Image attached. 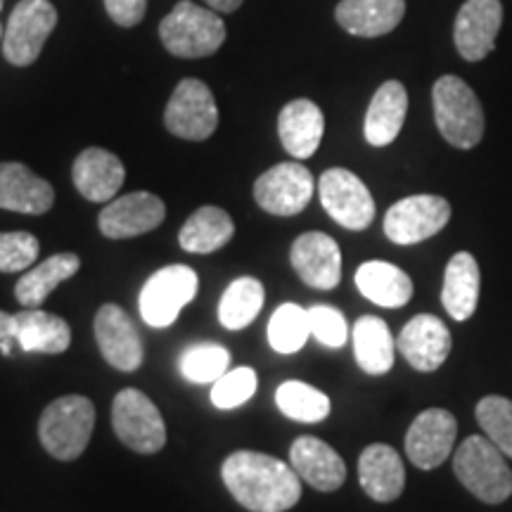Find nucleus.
Here are the masks:
<instances>
[{"instance_id": "f257e3e1", "label": "nucleus", "mask_w": 512, "mask_h": 512, "mask_svg": "<svg viewBox=\"0 0 512 512\" xmlns=\"http://www.w3.org/2000/svg\"><path fill=\"white\" fill-rule=\"evenodd\" d=\"M221 477L230 496L252 512H285L302 498V477L294 467L259 451L230 453Z\"/></svg>"}, {"instance_id": "f03ea898", "label": "nucleus", "mask_w": 512, "mask_h": 512, "mask_svg": "<svg viewBox=\"0 0 512 512\" xmlns=\"http://www.w3.org/2000/svg\"><path fill=\"white\" fill-rule=\"evenodd\" d=\"M453 472L482 503L498 505L512 496V470L489 437L472 434L453 453Z\"/></svg>"}, {"instance_id": "7ed1b4c3", "label": "nucleus", "mask_w": 512, "mask_h": 512, "mask_svg": "<svg viewBox=\"0 0 512 512\" xmlns=\"http://www.w3.org/2000/svg\"><path fill=\"white\" fill-rule=\"evenodd\" d=\"M434 121L446 143L472 150L484 138V110L477 93L460 76L446 74L432 88Z\"/></svg>"}, {"instance_id": "20e7f679", "label": "nucleus", "mask_w": 512, "mask_h": 512, "mask_svg": "<svg viewBox=\"0 0 512 512\" xmlns=\"http://www.w3.org/2000/svg\"><path fill=\"white\" fill-rule=\"evenodd\" d=\"M159 38L174 57L197 60V57L214 55L223 46L226 24L219 12L200 8L192 0H181L159 22Z\"/></svg>"}, {"instance_id": "39448f33", "label": "nucleus", "mask_w": 512, "mask_h": 512, "mask_svg": "<svg viewBox=\"0 0 512 512\" xmlns=\"http://www.w3.org/2000/svg\"><path fill=\"white\" fill-rule=\"evenodd\" d=\"M95 406L91 399L67 394L48 403L38 420V439L57 460H76L93 437Z\"/></svg>"}, {"instance_id": "423d86ee", "label": "nucleus", "mask_w": 512, "mask_h": 512, "mask_svg": "<svg viewBox=\"0 0 512 512\" xmlns=\"http://www.w3.org/2000/svg\"><path fill=\"white\" fill-rule=\"evenodd\" d=\"M197 287L200 280L190 266L171 264L159 268L140 290V316L150 328H169L195 299Z\"/></svg>"}, {"instance_id": "0eeeda50", "label": "nucleus", "mask_w": 512, "mask_h": 512, "mask_svg": "<svg viewBox=\"0 0 512 512\" xmlns=\"http://www.w3.org/2000/svg\"><path fill=\"white\" fill-rule=\"evenodd\" d=\"M112 427L119 441L136 453L162 451L166 444V425L159 408L138 389H121L112 401Z\"/></svg>"}, {"instance_id": "6e6552de", "label": "nucleus", "mask_w": 512, "mask_h": 512, "mask_svg": "<svg viewBox=\"0 0 512 512\" xmlns=\"http://www.w3.org/2000/svg\"><path fill=\"white\" fill-rule=\"evenodd\" d=\"M57 27V10L50 0H19L3 31V55L15 67H29Z\"/></svg>"}, {"instance_id": "1a4fd4ad", "label": "nucleus", "mask_w": 512, "mask_h": 512, "mask_svg": "<svg viewBox=\"0 0 512 512\" xmlns=\"http://www.w3.org/2000/svg\"><path fill=\"white\" fill-rule=\"evenodd\" d=\"M451 221V204L439 195L403 197L384 214V235L408 247L434 238Z\"/></svg>"}, {"instance_id": "9d476101", "label": "nucleus", "mask_w": 512, "mask_h": 512, "mask_svg": "<svg viewBox=\"0 0 512 512\" xmlns=\"http://www.w3.org/2000/svg\"><path fill=\"white\" fill-rule=\"evenodd\" d=\"M164 126L176 138L200 143L214 136L219 126V107L214 93L200 79H183L164 110Z\"/></svg>"}, {"instance_id": "9b49d317", "label": "nucleus", "mask_w": 512, "mask_h": 512, "mask_svg": "<svg viewBox=\"0 0 512 512\" xmlns=\"http://www.w3.org/2000/svg\"><path fill=\"white\" fill-rule=\"evenodd\" d=\"M318 197L330 219L347 230H366L375 219L368 185L349 169L325 171L318 181Z\"/></svg>"}, {"instance_id": "f8f14e48", "label": "nucleus", "mask_w": 512, "mask_h": 512, "mask_svg": "<svg viewBox=\"0 0 512 512\" xmlns=\"http://www.w3.org/2000/svg\"><path fill=\"white\" fill-rule=\"evenodd\" d=\"M316 181L311 171L299 162L275 164L254 183V200L273 216L302 214L309 207Z\"/></svg>"}, {"instance_id": "ddd939ff", "label": "nucleus", "mask_w": 512, "mask_h": 512, "mask_svg": "<svg viewBox=\"0 0 512 512\" xmlns=\"http://www.w3.org/2000/svg\"><path fill=\"white\" fill-rule=\"evenodd\" d=\"M95 342L102 358L121 373H133L143 366V337L119 304H105L95 313Z\"/></svg>"}, {"instance_id": "4468645a", "label": "nucleus", "mask_w": 512, "mask_h": 512, "mask_svg": "<svg viewBox=\"0 0 512 512\" xmlns=\"http://www.w3.org/2000/svg\"><path fill=\"white\" fill-rule=\"evenodd\" d=\"M166 219V207L152 192L138 190L128 195L114 197L100 211L98 226L100 233L110 240H128L138 235L152 233Z\"/></svg>"}, {"instance_id": "2eb2a0df", "label": "nucleus", "mask_w": 512, "mask_h": 512, "mask_svg": "<svg viewBox=\"0 0 512 512\" xmlns=\"http://www.w3.org/2000/svg\"><path fill=\"white\" fill-rule=\"evenodd\" d=\"M458 420L446 408H427L411 422L406 434V456L420 470L444 465L456 444Z\"/></svg>"}, {"instance_id": "dca6fc26", "label": "nucleus", "mask_w": 512, "mask_h": 512, "mask_svg": "<svg viewBox=\"0 0 512 512\" xmlns=\"http://www.w3.org/2000/svg\"><path fill=\"white\" fill-rule=\"evenodd\" d=\"M451 347L453 339L446 323L432 313H420L408 320L396 339V349L406 358L408 366L420 373H434L444 366Z\"/></svg>"}, {"instance_id": "f3484780", "label": "nucleus", "mask_w": 512, "mask_h": 512, "mask_svg": "<svg viewBox=\"0 0 512 512\" xmlns=\"http://www.w3.org/2000/svg\"><path fill=\"white\" fill-rule=\"evenodd\" d=\"M292 268L302 278L304 285L313 290H335L342 280V252L339 245L330 235L318 233H302L292 242L290 249Z\"/></svg>"}, {"instance_id": "a211bd4d", "label": "nucleus", "mask_w": 512, "mask_h": 512, "mask_svg": "<svg viewBox=\"0 0 512 512\" xmlns=\"http://www.w3.org/2000/svg\"><path fill=\"white\" fill-rule=\"evenodd\" d=\"M503 24L501 0H465L458 10L453 41L467 62H479L494 53L496 36Z\"/></svg>"}, {"instance_id": "6ab92c4d", "label": "nucleus", "mask_w": 512, "mask_h": 512, "mask_svg": "<svg viewBox=\"0 0 512 512\" xmlns=\"http://www.w3.org/2000/svg\"><path fill=\"white\" fill-rule=\"evenodd\" d=\"M76 190L88 202H112L126 181L121 159L102 147H86L72 166Z\"/></svg>"}, {"instance_id": "aec40b11", "label": "nucleus", "mask_w": 512, "mask_h": 512, "mask_svg": "<svg viewBox=\"0 0 512 512\" xmlns=\"http://www.w3.org/2000/svg\"><path fill=\"white\" fill-rule=\"evenodd\" d=\"M290 465L316 491H337L347 479V465L330 444L318 437H299L290 448Z\"/></svg>"}, {"instance_id": "412c9836", "label": "nucleus", "mask_w": 512, "mask_h": 512, "mask_svg": "<svg viewBox=\"0 0 512 512\" xmlns=\"http://www.w3.org/2000/svg\"><path fill=\"white\" fill-rule=\"evenodd\" d=\"M55 204V190L19 162L0 164V209L41 216Z\"/></svg>"}, {"instance_id": "4be33fe9", "label": "nucleus", "mask_w": 512, "mask_h": 512, "mask_svg": "<svg viewBox=\"0 0 512 512\" xmlns=\"http://www.w3.org/2000/svg\"><path fill=\"white\" fill-rule=\"evenodd\" d=\"M358 482L373 501L392 503L403 494L406 467L392 446L370 444L358 458Z\"/></svg>"}, {"instance_id": "5701e85b", "label": "nucleus", "mask_w": 512, "mask_h": 512, "mask_svg": "<svg viewBox=\"0 0 512 512\" xmlns=\"http://www.w3.org/2000/svg\"><path fill=\"white\" fill-rule=\"evenodd\" d=\"M325 133V117L313 100L299 98L287 102L278 117L280 143L294 159L316 155Z\"/></svg>"}, {"instance_id": "b1692460", "label": "nucleus", "mask_w": 512, "mask_h": 512, "mask_svg": "<svg viewBox=\"0 0 512 512\" xmlns=\"http://www.w3.org/2000/svg\"><path fill=\"white\" fill-rule=\"evenodd\" d=\"M406 15V0H339L335 17L339 27L361 38L389 34Z\"/></svg>"}, {"instance_id": "393cba45", "label": "nucleus", "mask_w": 512, "mask_h": 512, "mask_svg": "<svg viewBox=\"0 0 512 512\" xmlns=\"http://www.w3.org/2000/svg\"><path fill=\"white\" fill-rule=\"evenodd\" d=\"M408 114V93L401 81H384L370 100L363 133L373 147H387L399 138Z\"/></svg>"}, {"instance_id": "a878e982", "label": "nucleus", "mask_w": 512, "mask_h": 512, "mask_svg": "<svg viewBox=\"0 0 512 512\" xmlns=\"http://www.w3.org/2000/svg\"><path fill=\"white\" fill-rule=\"evenodd\" d=\"M479 264L470 252H458L448 261L444 273V287H441V304L448 316L458 323L475 316L479 302Z\"/></svg>"}, {"instance_id": "bb28decb", "label": "nucleus", "mask_w": 512, "mask_h": 512, "mask_svg": "<svg viewBox=\"0 0 512 512\" xmlns=\"http://www.w3.org/2000/svg\"><path fill=\"white\" fill-rule=\"evenodd\" d=\"M354 280L363 297L384 309H401L413 297V280L389 261H366L358 266Z\"/></svg>"}, {"instance_id": "cd10ccee", "label": "nucleus", "mask_w": 512, "mask_h": 512, "mask_svg": "<svg viewBox=\"0 0 512 512\" xmlns=\"http://www.w3.org/2000/svg\"><path fill=\"white\" fill-rule=\"evenodd\" d=\"M15 342L36 354H64L72 344V328L55 313L24 309L15 316Z\"/></svg>"}, {"instance_id": "c85d7f7f", "label": "nucleus", "mask_w": 512, "mask_h": 512, "mask_svg": "<svg viewBox=\"0 0 512 512\" xmlns=\"http://www.w3.org/2000/svg\"><path fill=\"white\" fill-rule=\"evenodd\" d=\"M81 268V259L74 252H60L22 275L15 285V297L24 309H38L62 285L74 278Z\"/></svg>"}, {"instance_id": "c756f323", "label": "nucleus", "mask_w": 512, "mask_h": 512, "mask_svg": "<svg viewBox=\"0 0 512 512\" xmlns=\"http://www.w3.org/2000/svg\"><path fill=\"white\" fill-rule=\"evenodd\" d=\"M392 330L377 316H361L354 325V356L363 373L384 375L394 366Z\"/></svg>"}, {"instance_id": "7c9ffc66", "label": "nucleus", "mask_w": 512, "mask_h": 512, "mask_svg": "<svg viewBox=\"0 0 512 512\" xmlns=\"http://www.w3.org/2000/svg\"><path fill=\"white\" fill-rule=\"evenodd\" d=\"M235 235V223L221 207H200L178 233V245L190 254H211L226 247Z\"/></svg>"}, {"instance_id": "2f4dec72", "label": "nucleus", "mask_w": 512, "mask_h": 512, "mask_svg": "<svg viewBox=\"0 0 512 512\" xmlns=\"http://www.w3.org/2000/svg\"><path fill=\"white\" fill-rule=\"evenodd\" d=\"M264 309V285L252 275L233 280L219 302V320L228 330H245Z\"/></svg>"}, {"instance_id": "473e14b6", "label": "nucleus", "mask_w": 512, "mask_h": 512, "mask_svg": "<svg viewBox=\"0 0 512 512\" xmlns=\"http://www.w3.org/2000/svg\"><path fill=\"white\" fill-rule=\"evenodd\" d=\"M275 403H278L280 413L285 418L306 422V425L325 420L330 415L328 394H323L320 389L299 380L280 384L278 392H275Z\"/></svg>"}, {"instance_id": "72a5a7b5", "label": "nucleus", "mask_w": 512, "mask_h": 512, "mask_svg": "<svg viewBox=\"0 0 512 512\" xmlns=\"http://www.w3.org/2000/svg\"><path fill=\"white\" fill-rule=\"evenodd\" d=\"M311 337L309 309L299 304H283L268 323V342L278 354H297Z\"/></svg>"}, {"instance_id": "f704fd0d", "label": "nucleus", "mask_w": 512, "mask_h": 512, "mask_svg": "<svg viewBox=\"0 0 512 512\" xmlns=\"http://www.w3.org/2000/svg\"><path fill=\"white\" fill-rule=\"evenodd\" d=\"M230 354L221 344H192L181 356V375L192 384H214L228 373Z\"/></svg>"}, {"instance_id": "c9c22d12", "label": "nucleus", "mask_w": 512, "mask_h": 512, "mask_svg": "<svg viewBox=\"0 0 512 512\" xmlns=\"http://www.w3.org/2000/svg\"><path fill=\"white\" fill-rule=\"evenodd\" d=\"M475 413L484 437L494 441L505 458H512V401L496 394L484 396Z\"/></svg>"}, {"instance_id": "e433bc0d", "label": "nucleus", "mask_w": 512, "mask_h": 512, "mask_svg": "<svg viewBox=\"0 0 512 512\" xmlns=\"http://www.w3.org/2000/svg\"><path fill=\"white\" fill-rule=\"evenodd\" d=\"M256 387H259V380H256V373L252 368L228 370L211 387V403L216 408H221V411L238 408L252 399L256 394Z\"/></svg>"}, {"instance_id": "4c0bfd02", "label": "nucleus", "mask_w": 512, "mask_h": 512, "mask_svg": "<svg viewBox=\"0 0 512 512\" xmlns=\"http://www.w3.org/2000/svg\"><path fill=\"white\" fill-rule=\"evenodd\" d=\"M38 252H41V245L31 233H24V230L0 233V273L27 271L34 266Z\"/></svg>"}, {"instance_id": "58836bf2", "label": "nucleus", "mask_w": 512, "mask_h": 512, "mask_svg": "<svg viewBox=\"0 0 512 512\" xmlns=\"http://www.w3.org/2000/svg\"><path fill=\"white\" fill-rule=\"evenodd\" d=\"M311 320V335L318 339L323 347L328 349H342L349 339V325L342 311H337L335 306H311L309 309Z\"/></svg>"}, {"instance_id": "ea45409f", "label": "nucleus", "mask_w": 512, "mask_h": 512, "mask_svg": "<svg viewBox=\"0 0 512 512\" xmlns=\"http://www.w3.org/2000/svg\"><path fill=\"white\" fill-rule=\"evenodd\" d=\"M105 10L114 19V24L131 29L145 17L147 0H105Z\"/></svg>"}, {"instance_id": "a19ab883", "label": "nucleus", "mask_w": 512, "mask_h": 512, "mask_svg": "<svg viewBox=\"0 0 512 512\" xmlns=\"http://www.w3.org/2000/svg\"><path fill=\"white\" fill-rule=\"evenodd\" d=\"M214 12H221V15H228V12H235L245 0H204Z\"/></svg>"}, {"instance_id": "79ce46f5", "label": "nucleus", "mask_w": 512, "mask_h": 512, "mask_svg": "<svg viewBox=\"0 0 512 512\" xmlns=\"http://www.w3.org/2000/svg\"><path fill=\"white\" fill-rule=\"evenodd\" d=\"M8 337H15V316L0 311V342Z\"/></svg>"}, {"instance_id": "37998d69", "label": "nucleus", "mask_w": 512, "mask_h": 512, "mask_svg": "<svg viewBox=\"0 0 512 512\" xmlns=\"http://www.w3.org/2000/svg\"><path fill=\"white\" fill-rule=\"evenodd\" d=\"M3 31H5L3 24H0V43H3Z\"/></svg>"}, {"instance_id": "c03bdc74", "label": "nucleus", "mask_w": 512, "mask_h": 512, "mask_svg": "<svg viewBox=\"0 0 512 512\" xmlns=\"http://www.w3.org/2000/svg\"><path fill=\"white\" fill-rule=\"evenodd\" d=\"M0 10H3V0H0Z\"/></svg>"}]
</instances>
